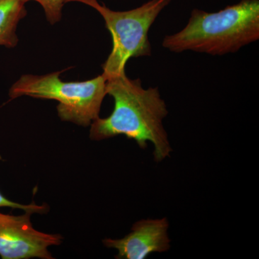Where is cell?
Masks as SVG:
<instances>
[{"mask_svg":"<svg viewBox=\"0 0 259 259\" xmlns=\"http://www.w3.org/2000/svg\"><path fill=\"white\" fill-rule=\"evenodd\" d=\"M105 78L107 95L113 98L115 106L109 117L92 122L90 139L100 141L122 135L141 148L151 143L155 161L170 156L172 148L163 125L168 110L158 88L144 89L141 79H130L125 72Z\"/></svg>","mask_w":259,"mask_h":259,"instance_id":"obj_1","label":"cell"},{"mask_svg":"<svg viewBox=\"0 0 259 259\" xmlns=\"http://www.w3.org/2000/svg\"><path fill=\"white\" fill-rule=\"evenodd\" d=\"M259 39V0H241L214 13L194 9L186 26L166 35L162 47L180 54H235Z\"/></svg>","mask_w":259,"mask_h":259,"instance_id":"obj_2","label":"cell"},{"mask_svg":"<svg viewBox=\"0 0 259 259\" xmlns=\"http://www.w3.org/2000/svg\"><path fill=\"white\" fill-rule=\"evenodd\" d=\"M62 72L23 75L10 89L9 97L12 100L29 96L56 100L61 120L88 127L100 117L102 102L107 95L106 78L102 74L88 81L66 82L59 77Z\"/></svg>","mask_w":259,"mask_h":259,"instance_id":"obj_3","label":"cell"},{"mask_svg":"<svg viewBox=\"0 0 259 259\" xmlns=\"http://www.w3.org/2000/svg\"><path fill=\"white\" fill-rule=\"evenodd\" d=\"M173 0H149L139 8L127 11H114L97 0H66L77 2L96 10L105 20L111 34L112 49L102 67L105 77L125 72V65L131 58L150 56L152 49L148 32L162 11Z\"/></svg>","mask_w":259,"mask_h":259,"instance_id":"obj_4","label":"cell"},{"mask_svg":"<svg viewBox=\"0 0 259 259\" xmlns=\"http://www.w3.org/2000/svg\"><path fill=\"white\" fill-rule=\"evenodd\" d=\"M26 212L13 215L0 212V257L3 259H53L49 248L59 245L63 238L37 231Z\"/></svg>","mask_w":259,"mask_h":259,"instance_id":"obj_5","label":"cell"},{"mask_svg":"<svg viewBox=\"0 0 259 259\" xmlns=\"http://www.w3.org/2000/svg\"><path fill=\"white\" fill-rule=\"evenodd\" d=\"M168 222L162 219L141 220L134 223L132 231L120 239L105 238L103 244L117 250V259H144L151 253L167 251L170 248Z\"/></svg>","mask_w":259,"mask_h":259,"instance_id":"obj_6","label":"cell"},{"mask_svg":"<svg viewBox=\"0 0 259 259\" xmlns=\"http://www.w3.org/2000/svg\"><path fill=\"white\" fill-rule=\"evenodd\" d=\"M23 0H0V47L13 49L18 45L16 30L27 15Z\"/></svg>","mask_w":259,"mask_h":259,"instance_id":"obj_7","label":"cell"},{"mask_svg":"<svg viewBox=\"0 0 259 259\" xmlns=\"http://www.w3.org/2000/svg\"><path fill=\"white\" fill-rule=\"evenodd\" d=\"M25 3L35 1L39 3L45 12L48 22L51 25L59 23L62 17V9L66 0H23Z\"/></svg>","mask_w":259,"mask_h":259,"instance_id":"obj_8","label":"cell"},{"mask_svg":"<svg viewBox=\"0 0 259 259\" xmlns=\"http://www.w3.org/2000/svg\"><path fill=\"white\" fill-rule=\"evenodd\" d=\"M0 207H10L13 209H20L26 212L32 213H38V214H44L49 212V207L47 204L38 205L32 202L30 204H23L13 202L10 199L5 197L2 192H0Z\"/></svg>","mask_w":259,"mask_h":259,"instance_id":"obj_9","label":"cell"}]
</instances>
